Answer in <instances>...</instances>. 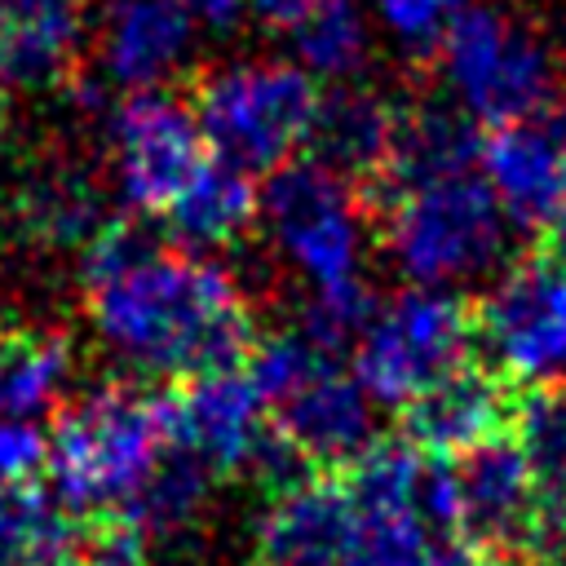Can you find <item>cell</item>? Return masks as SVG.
Segmentation results:
<instances>
[{"label": "cell", "instance_id": "cell-17", "mask_svg": "<svg viewBox=\"0 0 566 566\" xmlns=\"http://www.w3.org/2000/svg\"><path fill=\"white\" fill-rule=\"evenodd\" d=\"M455 482H460V535L504 557H517L539 504L513 433H500L478 451L460 455Z\"/></svg>", "mask_w": 566, "mask_h": 566}, {"label": "cell", "instance_id": "cell-2", "mask_svg": "<svg viewBox=\"0 0 566 566\" xmlns=\"http://www.w3.org/2000/svg\"><path fill=\"white\" fill-rule=\"evenodd\" d=\"M172 442L168 389L106 380L66 402L49 429V491L71 517L124 513Z\"/></svg>", "mask_w": 566, "mask_h": 566}, {"label": "cell", "instance_id": "cell-32", "mask_svg": "<svg viewBox=\"0 0 566 566\" xmlns=\"http://www.w3.org/2000/svg\"><path fill=\"white\" fill-rule=\"evenodd\" d=\"M314 4H318V0H248V9H252L265 27H274V31H283V35H287Z\"/></svg>", "mask_w": 566, "mask_h": 566}, {"label": "cell", "instance_id": "cell-24", "mask_svg": "<svg viewBox=\"0 0 566 566\" xmlns=\"http://www.w3.org/2000/svg\"><path fill=\"white\" fill-rule=\"evenodd\" d=\"M75 544V517L35 482L0 486V566H49Z\"/></svg>", "mask_w": 566, "mask_h": 566}, {"label": "cell", "instance_id": "cell-28", "mask_svg": "<svg viewBox=\"0 0 566 566\" xmlns=\"http://www.w3.org/2000/svg\"><path fill=\"white\" fill-rule=\"evenodd\" d=\"M469 4L478 0H376V18L398 44L416 53H438L442 35L455 27V18Z\"/></svg>", "mask_w": 566, "mask_h": 566}, {"label": "cell", "instance_id": "cell-16", "mask_svg": "<svg viewBox=\"0 0 566 566\" xmlns=\"http://www.w3.org/2000/svg\"><path fill=\"white\" fill-rule=\"evenodd\" d=\"M402 111H407V102H398L394 93H385L376 84L340 80L318 102L305 159H314V164L332 168L336 177H345L349 186L367 190L389 168L398 128H402Z\"/></svg>", "mask_w": 566, "mask_h": 566}, {"label": "cell", "instance_id": "cell-11", "mask_svg": "<svg viewBox=\"0 0 566 566\" xmlns=\"http://www.w3.org/2000/svg\"><path fill=\"white\" fill-rule=\"evenodd\" d=\"M482 177L522 234H544L566 195V88L535 115L486 128Z\"/></svg>", "mask_w": 566, "mask_h": 566}, {"label": "cell", "instance_id": "cell-31", "mask_svg": "<svg viewBox=\"0 0 566 566\" xmlns=\"http://www.w3.org/2000/svg\"><path fill=\"white\" fill-rule=\"evenodd\" d=\"M429 566H513V562L504 553H495V548H482V544L455 535V539H442L438 544V553H433Z\"/></svg>", "mask_w": 566, "mask_h": 566}, {"label": "cell", "instance_id": "cell-34", "mask_svg": "<svg viewBox=\"0 0 566 566\" xmlns=\"http://www.w3.org/2000/svg\"><path fill=\"white\" fill-rule=\"evenodd\" d=\"M49 566H97V562H93L88 553H75V548H71V553H62V557H57V562H49Z\"/></svg>", "mask_w": 566, "mask_h": 566}, {"label": "cell", "instance_id": "cell-27", "mask_svg": "<svg viewBox=\"0 0 566 566\" xmlns=\"http://www.w3.org/2000/svg\"><path fill=\"white\" fill-rule=\"evenodd\" d=\"M354 517L358 522H354L349 566H429L442 544L416 504H358L354 500Z\"/></svg>", "mask_w": 566, "mask_h": 566}, {"label": "cell", "instance_id": "cell-29", "mask_svg": "<svg viewBox=\"0 0 566 566\" xmlns=\"http://www.w3.org/2000/svg\"><path fill=\"white\" fill-rule=\"evenodd\" d=\"M40 469H49V433L35 420L0 416V486L35 482Z\"/></svg>", "mask_w": 566, "mask_h": 566}, {"label": "cell", "instance_id": "cell-13", "mask_svg": "<svg viewBox=\"0 0 566 566\" xmlns=\"http://www.w3.org/2000/svg\"><path fill=\"white\" fill-rule=\"evenodd\" d=\"M270 424L314 469L340 473L376 442V402L340 358H327L310 380L270 407Z\"/></svg>", "mask_w": 566, "mask_h": 566}, {"label": "cell", "instance_id": "cell-30", "mask_svg": "<svg viewBox=\"0 0 566 566\" xmlns=\"http://www.w3.org/2000/svg\"><path fill=\"white\" fill-rule=\"evenodd\" d=\"M172 4H181V9H186L203 31H212V35L234 31L239 18H243V9H248V0H172Z\"/></svg>", "mask_w": 566, "mask_h": 566}, {"label": "cell", "instance_id": "cell-4", "mask_svg": "<svg viewBox=\"0 0 566 566\" xmlns=\"http://www.w3.org/2000/svg\"><path fill=\"white\" fill-rule=\"evenodd\" d=\"M318 102L323 88L305 66L270 57L217 66L190 93L212 159L234 164L248 177H270L301 159Z\"/></svg>", "mask_w": 566, "mask_h": 566}, {"label": "cell", "instance_id": "cell-5", "mask_svg": "<svg viewBox=\"0 0 566 566\" xmlns=\"http://www.w3.org/2000/svg\"><path fill=\"white\" fill-rule=\"evenodd\" d=\"M433 62L451 102L464 106L482 128L526 119L562 93L553 49L539 40V31L495 4H469L442 35Z\"/></svg>", "mask_w": 566, "mask_h": 566}, {"label": "cell", "instance_id": "cell-6", "mask_svg": "<svg viewBox=\"0 0 566 566\" xmlns=\"http://www.w3.org/2000/svg\"><path fill=\"white\" fill-rule=\"evenodd\" d=\"M473 354V301L451 287H407L376 305L349 345V371L376 407H407L429 380Z\"/></svg>", "mask_w": 566, "mask_h": 566}, {"label": "cell", "instance_id": "cell-21", "mask_svg": "<svg viewBox=\"0 0 566 566\" xmlns=\"http://www.w3.org/2000/svg\"><path fill=\"white\" fill-rule=\"evenodd\" d=\"M80 0H13L0 31V84L44 88L71 75L80 53Z\"/></svg>", "mask_w": 566, "mask_h": 566}, {"label": "cell", "instance_id": "cell-14", "mask_svg": "<svg viewBox=\"0 0 566 566\" xmlns=\"http://www.w3.org/2000/svg\"><path fill=\"white\" fill-rule=\"evenodd\" d=\"M354 500L340 473H310L270 495L256 522L261 566H349Z\"/></svg>", "mask_w": 566, "mask_h": 566}, {"label": "cell", "instance_id": "cell-37", "mask_svg": "<svg viewBox=\"0 0 566 566\" xmlns=\"http://www.w3.org/2000/svg\"><path fill=\"white\" fill-rule=\"evenodd\" d=\"M4 4H13V0H0V9H4Z\"/></svg>", "mask_w": 566, "mask_h": 566}, {"label": "cell", "instance_id": "cell-8", "mask_svg": "<svg viewBox=\"0 0 566 566\" xmlns=\"http://www.w3.org/2000/svg\"><path fill=\"white\" fill-rule=\"evenodd\" d=\"M363 212L358 186L305 155L261 181V226L314 292L363 279Z\"/></svg>", "mask_w": 566, "mask_h": 566}, {"label": "cell", "instance_id": "cell-26", "mask_svg": "<svg viewBox=\"0 0 566 566\" xmlns=\"http://www.w3.org/2000/svg\"><path fill=\"white\" fill-rule=\"evenodd\" d=\"M212 469L203 460H195L186 447L168 442L164 460L155 464L150 482L142 486V495L124 509L146 535H164V531H181L208 500V486H212Z\"/></svg>", "mask_w": 566, "mask_h": 566}, {"label": "cell", "instance_id": "cell-20", "mask_svg": "<svg viewBox=\"0 0 566 566\" xmlns=\"http://www.w3.org/2000/svg\"><path fill=\"white\" fill-rule=\"evenodd\" d=\"M4 217L13 239L44 252H84V243L106 221L93 181L75 168H40L22 177L9 195Z\"/></svg>", "mask_w": 566, "mask_h": 566}, {"label": "cell", "instance_id": "cell-7", "mask_svg": "<svg viewBox=\"0 0 566 566\" xmlns=\"http://www.w3.org/2000/svg\"><path fill=\"white\" fill-rule=\"evenodd\" d=\"M473 349L509 385H566V265L548 252L504 261L473 301Z\"/></svg>", "mask_w": 566, "mask_h": 566}, {"label": "cell", "instance_id": "cell-36", "mask_svg": "<svg viewBox=\"0 0 566 566\" xmlns=\"http://www.w3.org/2000/svg\"><path fill=\"white\" fill-rule=\"evenodd\" d=\"M0 31H4V9H0Z\"/></svg>", "mask_w": 566, "mask_h": 566}, {"label": "cell", "instance_id": "cell-9", "mask_svg": "<svg viewBox=\"0 0 566 566\" xmlns=\"http://www.w3.org/2000/svg\"><path fill=\"white\" fill-rule=\"evenodd\" d=\"M106 133L115 190L137 217H164L212 159L195 106L168 88L124 93L119 102H111Z\"/></svg>", "mask_w": 566, "mask_h": 566}, {"label": "cell", "instance_id": "cell-15", "mask_svg": "<svg viewBox=\"0 0 566 566\" xmlns=\"http://www.w3.org/2000/svg\"><path fill=\"white\" fill-rule=\"evenodd\" d=\"M199 31L203 27L172 0H111L97 40L102 75L124 93L168 88L186 71Z\"/></svg>", "mask_w": 566, "mask_h": 566}, {"label": "cell", "instance_id": "cell-3", "mask_svg": "<svg viewBox=\"0 0 566 566\" xmlns=\"http://www.w3.org/2000/svg\"><path fill=\"white\" fill-rule=\"evenodd\" d=\"M367 208L380 212V243L416 287H451L504 270L513 226L482 168L402 186Z\"/></svg>", "mask_w": 566, "mask_h": 566}, {"label": "cell", "instance_id": "cell-10", "mask_svg": "<svg viewBox=\"0 0 566 566\" xmlns=\"http://www.w3.org/2000/svg\"><path fill=\"white\" fill-rule=\"evenodd\" d=\"M168 429L172 442L203 460L217 478H234L252 473L270 438V407L248 367L203 371L168 385Z\"/></svg>", "mask_w": 566, "mask_h": 566}, {"label": "cell", "instance_id": "cell-23", "mask_svg": "<svg viewBox=\"0 0 566 566\" xmlns=\"http://www.w3.org/2000/svg\"><path fill=\"white\" fill-rule=\"evenodd\" d=\"M509 433L535 482V522L566 526V385L517 389Z\"/></svg>", "mask_w": 566, "mask_h": 566}, {"label": "cell", "instance_id": "cell-1", "mask_svg": "<svg viewBox=\"0 0 566 566\" xmlns=\"http://www.w3.org/2000/svg\"><path fill=\"white\" fill-rule=\"evenodd\" d=\"M84 296L102 345L142 376L190 380L243 367L261 336L234 274L199 252L155 248Z\"/></svg>", "mask_w": 566, "mask_h": 566}, {"label": "cell", "instance_id": "cell-18", "mask_svg": "<svg viewBox=\"0 0 566 566\" xmlns=\"http://www.w3.org/2000/svg\"><path fill=\"white\" fill-rule=\"evenodd\" d=\"M482 124L455 106L451 97L438 102H407L402 111V128L389 155V168L358 190L363 203H376L402 186L416 181H433V177H451V172H473L482 164Z\"/></svg>", "mask_w": 566, "mask_h": 566}, {"label": "cell", "instance_id": "cell-25", "mask_svg": "<svg viewBox=\"0 0 566 566\" xmlns=\"http://www.w3.org/2000/svg\"><path fill=\"white\" fill-rule=\"evenodd\" d=\"M287 44H292L296 66H305L314 80L340 84L363 71L371 27H367V13L358 9V0H318L287 31Z\"/></svg>", "mask_w": 566, "mask_h": 566}, {"label": "cell", "instance_id": "cell-35", "mask_svg": "<svg viewBox=\"0 0 566 566\" xmlns=\"http://www.w3.org/2000/svg\"><path fill=\"white\" fill-rule=\"evenodd\" d=\"M4 142H9V111H4V102H0V155H4Z\"/></svg>", "mask_w": 566, "mask_h": 566}, {"label": "cell", "instance_id": "cell-19", "mask_svg": "<svg viewBox=\"0 0 566 566\" xmlns=\"http://www.w3.org/2000/svg\"><path fill=\"white\" fill-rule=\"evenodd\" d=\"M261 221V186L234 164L208 159L199 177L164 212V230L181 252H221L252 234Z\"/></svg>", "mask_w": 566, "mask_h": 566}, {"label": "cell", "instance_id": "cell-33", "mask_svg": "<svg viewBox=\"0 0 566 566\" xmlns=\"http://www.w3.org/2000/svg\"><path fill=\"white\" fill-rule=\"evenodd\" d=\"M544 243H539V252H548L553 261H562L566 265V195H562V203H557V212H553V221L544 226V234H539Z\"/></svg>", "mask_w": 566, "mask_h": 566}, {"label": "cell", "instance_id": "cell-22", "mask_svg": "<svg viewBox=\"0 0 566 566\" xmlns=\"http://www.w3.org/2000/svg\"><path fill=\"white\" fill-rule=\"evenodd\" d=\"M71 340L53 327L0 323V416L40 420L71 385Z\"/></svg>", "mask_w": 566, "mask_h": 566}, {"label": "cell", "instance_id": "cell-12", "mask_svg": "<svg viewBox=\"0 0 566 566\" xmlns=\"http://www.w3.org/2000/svg\"><path fill=\"white\" fill-rule=\"evenodd\" d=\"M513 385L482 363L478 354L460 358L451 371L429 380L407 407H402V433L442 460H460L478 451L482 442L509 433L513 420Z\"/></svg>", "mask_w": 566, "mask_h": 566}]
</instances>
